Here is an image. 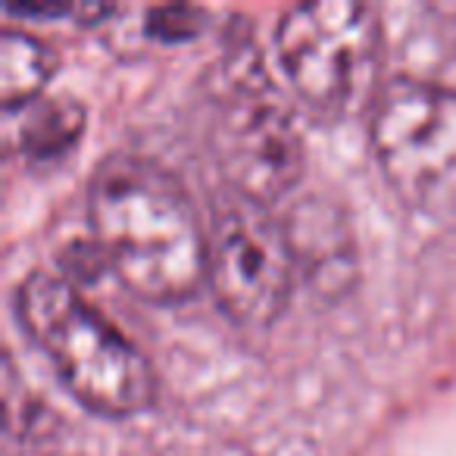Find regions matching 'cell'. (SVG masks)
I'll list each match as a JSON object with an SVG mask.
<instances>
[{
    "mask_svg": "<svg viewBox=\"0 0 456 456\" xmlns=\"http://www.w3.org/2000/svg\"><path fill=\"white\" fill-rule=\"evenodd\" d=\"M88 232L107 269L147 304H182L207 281V228L182 178L141 153L94 166L85 194Z\"/></svg>",
    "mask_w": 456,
    "mask_h": 456,
    "instance_id": "1",
    "label": "cell"
},
{
    "mask_svg": "<svg viewBox=\"0 0 456 456\" xmlns=\"http://www.w3.org/2000/svg\"><path fill=\"white\" fill-rule=\"evenodd\" d=\"M13 306L22 331L85 410L126 419L151 406L157 379L147 356L69 279L35 269L20 281Z\"/></svg>",
    "mask_w": 456,
    "mask_h": 456,
    "instance_id": "2",
    "label": "cell"
},
{
    "mask_svg": "<svg viewBox=\"0 0 456 456\" xmlns=\"http://www.w3.org/2000/svg\"><path fill=\"white\" fill-rule=\"evenodd\" d=\"M275 57L304 107L344 119L379 97L381 22L369 4L316 0L281 13Z\"/></svg>",
    "mask_w": 456,
    "mask_h": 456,
    "instance_id": "3",
    "label": "cell"
},
{
    "mask_svg": "<svg viewBox=\"0 0 456 456\" xmlns=\"http://www.w3.org/2000/svg\"><path fill=\"white\" fill-rule=\"evenodd\" d=\"M387 188L431 222H456V88L419 76L381 85L369 119Z\"/></svg>",
    "mask_w": 456,
    "mask_h": 456,
    "instance_id": "4",
    "label": "cell"
},
{
    "mask_svg": "<svg viewBox=\"0 0 456 456\" xmlns=\"http://www.w3.org/2000/svg\"><path fill=\"white\" fill-rule=\"evenodd\" d=\"M297 275L288 225L269 203L238 191L216 200L207 225V281L232 322L273 325L285 313Z\"/></svg>",
    "mask_w": 456,
    "mask_h": 456,
    "instance_id": "5",
    "label": "cell"
},
{
    "mask_svg": "<svg viewBox=\"0 0 456 456\" xmlns=\"http://www.w3.org/2000/svg\"><path fill=\"white\" fill-rule=\"evenodd\" d=\"M225 101L213 128L216 163L228 191L273 207L304 175V138L256 53L225 63Z\"/></svg>",
    "mask_w": 456,
    "mask_h": 456,
    "instance_id": "6",
    "label": "cell"
},
{
    "mask_svg": "<svg viewBox=\"0 0 456 456\" xmlns=\"http://www.w3.org/2000/svg\"><path fill=\"white\" fill-rule=\"evenodd\" d=\"M285 225L297 273L319 294H341L354 279V238L344 216L322 197H310L304 207L291 209Z\"/></svg>",
    "mask_w": 456,
    "mask_h": 456,
    "instance_id": "7",
    "label": "cell"
},
{
    "mask_svg": "<svg viewBox=\"0 0 456 456\" xmlns=\"http://www.w3.org/2000/svg\"><path fill=\"white\" fill-rule=\"evenodd\" d=\"M7 147L28 159H60L85 132V110L72 97H38L26 107L4 110Z\"/></svg>",
    "mask_w": 456,
    "mask_h": 456,
    "instance_id": "8",
    "label": "cell"
},
{
    "mask_svg": "<svg viewBox=\"0 0 456 456\" xmlns=\"http://www.w3.org/2000/svg\"><path fill=\"white\" fill-rule=\"evenodd\" d=\"M57 76V51L26 28L7 26L0 35V101L4 110L26 107L45 97Z\"/></svg>",
    "mask_w": 456,
    "mask_h": 456,
    "instance_id": "9",
    "label": "cell"
},
{
    "mask_svg": "<svg viewBox=\"0 0 456 456\" xmlns=\"http://www.w3.org/2000/svg\"><path fill=\"white\" fill-rule=\"evenodd\" d=\"M144 28H147V35H153L157 41L175 45V41H188L200 32L203 13L194 7H157L147 13Z\"/></svg>",
    "mask_w": 456,
    "mask_h": 456,
    "instance_id": "10",
    "label": "cell"
}]
</instances>
